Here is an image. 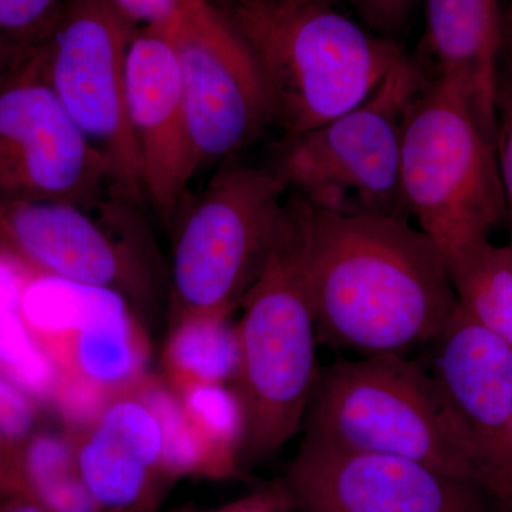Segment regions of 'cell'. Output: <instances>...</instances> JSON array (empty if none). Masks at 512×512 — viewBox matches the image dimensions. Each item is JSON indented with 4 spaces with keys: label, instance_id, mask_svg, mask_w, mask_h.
<instances>
[{
    "label": "cell",
    "instance_id": "6da1fadb",
    "mask_svg": "<svg viewBox=\"0 0 512 512\" xmlns=\"http://www.w3.org/2000/svg\"><path fill=\"white\" fill-rule=\"evenodd\" d=\"M318 342L359 357L431 345L457 308L439 247L407 218L319 210L288 194Z\"/></svg>",
    "mask_w": 512,
    "mask_h": 512
},
{
    "label": "cell",
    "instance_id": "7a4b0ae2",
    "mask_svg": "<svg viewBox=\"0 0 512 512\" xmlns=\"http://www.w3.org/2000/svg\"><path fill=\"white\" fill-rule=\"evenodd\" d=\"M221 8L258 63L284 134L355 110L406 55L399 42L375 35L333 3L252 0Z\"/></svg>",
    "mask_w": 512,
    "mask_h": 512
},
{
    "label": "cell",
    "instance_id": "3957f363",
    "mask_svg": "<svg viewBox=\"0 0 512 512\" xmlns=\"http://www.w3.org/2000/svg\"><path fill=\"white\" fill-rule=\"evenodd\" d=\"M241 306L232 390L244 416L239 457L251 463L271 456L298 433L319 377L315 316L288 201L271 255Z\"/></svg>",
    "mask_w": 512,
    "mask_h": 512
},
{
    "label": "cell",
    "instance_id": "277c9868",
    "mask_svg": "<svg viewBox=\"0 0 512 512\" xmlns=\"http://www.w3.org/2000/svg\"><path fill=\"white\" fill-rule=\"evenodd\" d=\"M402 185L409 214L443 256L490 241L508 221L494 141L444 77H426L407 107Z\"/></svg>",
    "mask_w": 512,
    "mask_h": 512
},
{
    "label": "cell",
    "instance_id": "5b68a950",
    "mask_svg": "<svg viewBox=\"0 0 512 512\" xmlns=\"http://www.w3.org/2000/svg\"><path fill=\"white\" fill-rule=\"evenodd\" d=\"M306 434L332 446L406 458L461 481L476 476L436 380L409 356L342 360L319 375Z\"/></svg>",
    "mask_w": 512,
    "mask_h": 512
},
{
    "label": "cell",
    "instance_id": "8992f818",
    "mask_svg": "<svg viewBox=\"0 0 512 512\" xmlns=\"http://www.w3.org/2000/svg\"><path fill=\"white\" fill-rule=\"evenodd\" d=\"M426 82L404 55L355 110L301 134H284L268 165L319 210L407 218L402 185L404 116Z\"/></svg>",
    "mask_w": 512,
    "mask_h": 512
},
{
    "label": "cell",
    "instance_id": "52a82bcc",
    "mask_svg": "<svg viewBox=\"0 0 512 512\" xmlns=\"http://www.w3.org/2000/svg\"><path fill=\"white\" fill-rule=\"evenodd\" d=\"M288 192L268 164L218 165L175 241L170 272L175 318H228L241 306L281 232Z\"/></svg>",
    "mask_w": 512,
    "mask_h": 512
},
{
    "label": "cell",
    "instance_id": "ba28073f",
    "mask_svg": "<svg viewBox=\"0 0 512 512\" xmlns=\"http://www.w3.org/2000/svg\"><path fill=\"white\" fill-rule=\"evenodd\" d=\"M45 46L0 74V202L93 208L121 198L109 164L57 99Z\"/></svg>",
    "mask_w": 512,
    "mask_h": 512
},
{
    "label": "cell",
    "instance_id": "9c48e42d",
    "mask_svg": "<svg viewBox=\"0 0 512 512\" xmlns=\"http://www.w3.org/2000/svg\"><path fill=\"white\" fill-rule=\"evenodd\" d=\"M109 0H69L46 42L47 79L94 150L117 194L144 201L126 106V53L134 32Z\"/></svg>",
    "mask_w": 512,
    "mask_h": 512
},
{
    "label": "cell",
    "instance_id": "30bf717a",
    "mask_svg": "<svg viewBox=\"0 0 512 512\" xmlns=\"http://www.w3.org/2000/svg\"><path fill=\"white\" fill-rule=\"evenodd\" d=\"M171 33L200 170L234 160L275 127L258 63L215 0H187Z\"/></svg>",
    "mask_w": 512,
    "mask_h": 512
},
{
    "label": "cell",
    "instance_id": "8fae6325",
    "mask_svg": "<svg viewBox=\"0 0 512 512\" xmlns=\"http://www.w3.org/2000/svg\"><path fill=\"white\" fill-rule=\"evenodd\" d=\"M20 312L63 379L109 396L140 386L147 343L123 293L36 275Z\"/></svg>",
    "mask_w": 512,
    "mask_h": 512
},
{
    "label": "cell",
    "instance_id": "7c38bea8",
    "mask_svg": "<svg viewBox=\"0 0 512 512\" xmlns=\"http://www.w3.org/2000/svg\"><path fill=\"white\" fill-rule=\"evenodd\" d=\"M134 205L119 197L93 208L0 202V252L33 274L113 289L127 298L147 284V274L113 225Z\"/></svg>",
    "mask_w": 512,
    "mask_h": 512
},
{
    "label": "cell",
    "instance_id": "4fadbf2b",
    "mask_svg": "<svg viewBox=\"0 0 512 512\" xmlns=\"http://www.w3.org/2000/svg\"><path fill=\"white\" fill-rule=\"evenodd\" d=\"M126 106L144 201L168 220L200 171L171 25L136 29L131 35Z\"/></svg>",
    "mask_w": 512,
    "mask_h": 512
},
{
    "label": "cell",
    "instance_id": "5bb4252c",
    "mask_svg": "<svg viewBox=\"0 0 512 512\" xmlns=\"http://www.w3.org/2000/svg\"><path fill=\"white\" fill-rule=\"evenodd\" d=\"M427 367L476 474L512 470V348L458 306Z\"/></svg>",
    "mask_w": 512,
    "mask_h": 512
},
{
    "label": "cell",
    "instance_id": "9a60e30c",
    "mask_svg": "<svg viewBox=\"0 0 512 512\" xmlns=\"http://www.w3.org/2000/svg\"><path fill=\"white\" fill-rule=\"evenodd\" d=\"M303 512H460V481L406 458L305 436L289 468Z\"/></svg>",
    "mask_w": 512,
    "mask_h": 512
},
{
    "label": "cell",
    "instance_id": "2e32d148",
    "mask_svg": "<svg viewBox=\"0 0 512 512\" xmlns=\"http://www.w3.org/2000/svg\"><path fill=\"white\" fill-rule=\"evenodd\" d=\"M77 467L100 512H148L165 481L160 421L137 387L116 394L72 436Z\"/></svg>",
    "mask_w": 512,
    "mask_h": 512
},
{
    "label": "cell",
    "instance_id": "e0dca14e",
    "mask_svg": "<svg viewBox=\"0 0 512 512\" xmlns=\"http://www.w3.org/2000/svg\"><path fill=\"white\" fill-rule=\"evenodd\" d=\"M423 57L427 79L444 77L464 94L485 136L494 141L495 100L503 55L500 0H426Z\"/></svg>",
    "mask_w": 512,
    "mask_h": 512
},
{
    "label": "cell",
    "instance_id": "ac0fdd59",
    "mask_svg": "<svg viewBox=\"0 0 512 512\" xmlns=\"http://www.w3.org/2000/svg\"><path fill=\"white\" fill-rule=\"evenodd\" d=\"M49 512H100L77 467L72 436L39 429L16 451L10 493Z\"/></svg>",
    "mask_w": 512,
    "mask_h": 512
},
{
    "label": "cell",
    "instance_id": "d6986e66",
    "mask_svg": "<svg viewBox=\"0 0 512 512\" xmlns=\"http://www.w3.org/2000/svg\"><path fill=\"white\" fill-rule=\"evenodd\" d=\"M457 303L512 348V249L477 242L444 255Z\"/></svg>",
    "mask_w": 512,
    "mask_h": 512
},
{
    "label": "cell",
    "instance_id": "ffe728a7",
    "mask_svg": "<svg viewBox=\"0 0 512 512\" xmlns=\"http://www.w3.org/2000/svg\"><path fill=\"white\" fill-rule=\"evenodd\" d=\"M227 319L194 315L175 320L165 348V362L180 389L234 380L239 365L238 333Z\"/></svg>",
    "mask_w": 512,
    "mask_h": 512
},
{
    "label": "cell",
    "instance_id": "44dd1931",
    "mask_svg": "<svg viewBox=\"0 0 512 512\" xmlns=\"http://www.w3.org/2000/svg\"><path fill=\"white\" fill-rule=\"evenodd\" d=\"M0 373L40 404L55 403L63 375L22 313L0 302Z\"/></svg>",
    "mask_w": 512,
    "mask_h": 512
},
{
    "label": "cell",
    "instance_id": "7402d4cb",
    "mask_svg": "<svg viewBox=\"0 0 512 512\" xmlns=\"http://www.w3.org/2000/svg\"><path fill=\"white\" fill-rule=\"evenodd\" d=\"M181 402L210 453L215 476L235 466L244 436V416L234 390L224 384L181 387Z\"/></svg>",
    "mask_w": 512,
    "mask_h": 512
},
{
    "label": "cell",
    "instance_id": "603a6c76",
    "mask_svg": "<svg viewBox=\"0 0 512 512\" xmlns=\"http://www.w3.org/2000/svg\"><path fill=\"white\" fill-rule=\"evenodd\" d=\"M137 390L160 421L164 467L170 480L194 474L215 476L208 448L185 412L180 394L156 383H143Z\"/></svg>",
    "mask_w": 512,
    "mask_h": 512
},
{
    "label": "cell",
    "instance_id": "cb8c5ba5",
    "mask_svg": "<svg viewBox=\"0 0 512 512\" xmlns=\"http://www.w3.org/2000/svg\"><path fill=\"white\" fill-rule=\"evenodd\" d=\"M69 0H0V74L45 46Z\"/></svg>",
    "mask_w": 512,
    "mask_h": 512
},
{
    "label": "cell",
    "instance_id": "d4e9b609",
    "mask_svg": "<svg viewBox=\"0 0 512 512\" xmlns=\"http://www.w3.org/2000/svg\"><path fill=\"white\" fill-rule=\"evenodd\" d=\"M40 404L0 373V447L16 453L39 430Z\"/></svg>",
    "mask_w": 512,
    "mask_h": 512
},
{
    "label": "cell",
    "instance_id": "484cf974",
    "mask_svg": "<svg viewBox=\"0 0 512 512\" xmlns=\"http://www.w3.org/2000/svg\"><path fill=\"white\" fill-rule=\"evenodd\" d=\"M495 153L503 181L512 237V74L500 70L495 100Z\"/></svg>",
    "mask_w": 512,
    "mask_h": 512
},
{
    "label": "cell",
    "instance_id": "4316f807",
    "mask_svg": "<svg viewBox=\"0 0 512 512\" xmlns=\"http://www.w3.org/2000/svg\"><path fill=\"white\" fill-rule=\"evenodd\" d=\"M363 26L383 39L399 42L417 0H349Z\"/></svg>",
    "mask_w": 512,
    "mask_h": 512
},
{
    "label": "cell",
    "instance_id": "83f0119b",
    "mask_svg": "<svg viewBox=\"0 0 512 512\" xmlns=\"http://www.w3.org/2000/svg\"><path fill=\"white\" fill-rule=\"evenodd\" d=\"M134 29L168 26L183 12L187 0H109Z\"/></svg>",
    "mask_w": 512,
    "mask_h": 512
},
{
    "label": "cell",
    "instance_id": "f1b7e54d",
    "mask_svg": "<svg viewBox=\"0 0 512 512\" xmlns=\"http://www.w3.org/2000/svg\"><path fill=\"white\" fill-rule=\"evenodd\" d=\"M501 69L512 74V2L510 8L503 12V55Z\"/></svg>",
    "mask_w": 512,
    "mask_h": 512
},
{
    "label": "cell",
    "instance_id": "f546056e",
    "mask_svg": "<svg viewBox=\"0 0 512 512\" xmlns=\"http://www.w3.org/2000/svg\"><path fill=\"white\" fill-rule=\"evenodd\" d=\"M0 512H49L45 508L40 507L33 501L26 500L23 497H13L6 495L0 497Z\"/></svg>",
    "mask_w": 512,
    "mask_h": 512
},
{
    "label": "cell",
    "instance_id": "4dcf8cb0",
    "mask_svg": "<svg viewBox=\"0 0 512 512\" xmlns=\"http://www.w3.org/2000/svg\"><path fill=\"white\" fill-rule=\"evenodd\" d=\"M13 457L15 453L0 447V495L8 490L10 471H12Z\"/></svg>",
    "mask_w": 512,
    "mask_h": 512
},
{
    "label": "cell",
    "instance_id": "1f68e13d",
    "mask_svg": "<svg viewBox=\"0 0 512 512\" xmlns=\"http://www.w3.org/2000/svg\"><path fill=\"white\" fill-rule=\"evenodd\" d=\"M275 3H284V5H302V3H333L335 0H272Z\"/></svg>",
    "mask_w": 512,
    "mask_h": 512
},
{
    "label": "cell",
    "instance_id": "d6a6232c",
    "mask_svg": "<svg viewBox=\"0 0 512 512\" xmlns=\"http://www.w3.org/2000/svg\"><path fill=\"white\" fill-rule=\"evenodd\" d=\"M215 2H217L218 5L221 6H229L235 5V3L252 2V0H215Z\"/></svg>",
    "mask_w": 512,
    "mask_h": 512
},
{
    "label": "cell",
    "instance_id": "836d02e7",
    "mask_svg": "<svg viewBox=\"0 0 512 512\" xmlns=\"http://www.w3.org/2000/svg\"><path fill=\"white\" fill-rule=\"evenodd\" d=\"M508 245H510V247L512 249V237L510 238V244H508Z\"/></svg>",
    "mask_w": 512,
    "mask_h": 512
}]
</instances>
